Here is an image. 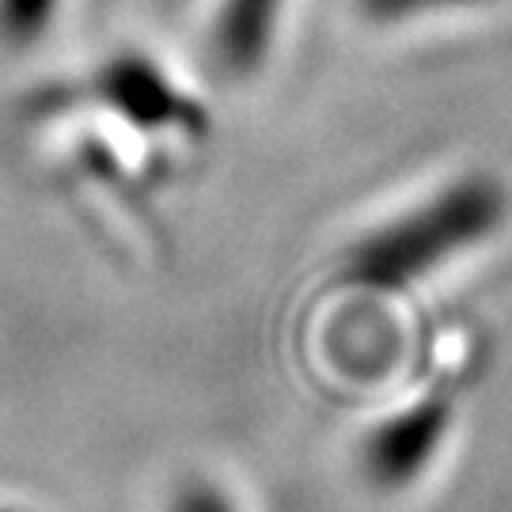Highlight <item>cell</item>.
Wrapping results in <instances>:
<instances>
[{
    "label": "cell",
    "mask_w": 512,
    "mask_h": 512,
    "mask_svg": "<svg viewBox=\"0 0 512 512\" xmlns=\"http://www.w3.org/2000/svg\"><path fill=\"white\" fill-rule=\"evenodd\" d=\"M505 213L509 198L494 179H459L448 190H440L429 205L361 239L349 255L346 274L365 289L399 293L410 281L440 270L452 255L494 236L505 224Z\"/></svg>",
    "instance_id": "6da1fadb"
},
{
    "label": "cell",
    "mask_w": 512,
    "mask_h": 512,
    "mask_svg": "<svg viewBox=\"0 0 512 512\" xmlns=\"http://www.w3.org/2000/svg\"><path fill=\"white\" fill-rule=\"evenodd\" d=\"M448 425H452V406L437 395L387 418L365 440V452H361L365 475L380 490H406L437 459L440 444L448 437Z\"/></svg>",
    "instance_id": "7a4b0ae2"
},
{
    "label": "cell",
    "mask_w": 512,
    "mask_h": 512,
    "mask_svg": "<svg viewBox=\"0 0 512 512\" xmlns=\"http://www.w3.org/2000/svg\"><path fill=\"white\" fill-rule=\"evenodd\" d=\"M99 92L118 114H126L133 126L145 129H179L190 137H202L209 122L198 103L171 80V76L141 54H118L99 73Z\"/></svg>",
    "instance_id": "3957f363"
},
{
    "label": "cell",
    "mask_w": 512,
    "mask_h": 512,
    "mask_svg": "<svg viewBox=\"0 0 512 512\" xmlns=\"http://www.w3.org/2000/svg\"><path fill=\"white\" fill-rule=\"evenodd\" d=\"M281 0H224L217 16V57L232 73L255 69L274 35Z\"/></svg>",
    "instance_id": "277c9868"
},
{
    "label": "cell",
    "mask_w": 512,
    "mask_h": 512,
    "mask_svg": "<svg viewBox=\"0 0 512 512\" xmlns=\"http://www.w3.org/2000/svg\"><path fill=\"white\" fill-rule=\"evenodd\" d=\"M65 0H0V46L4 50H35L50 35Z\"/></svg>",
    "instance_id": "5b68a950"
},
{
    "label": "cell",
    "mask_w": 512,
    "mask_h": 512,
    "mask_svg": "<svg viewBox=\"0 0 512 512\" xmlns=\"http://www.w3.org/2000/svg\"><path fill=\"white\" fill-rule=\"evenodd\" d=\"M167 512H243L236 505V497L228 494L220 482H209V478H190L183 482Z\"/></svg>",
    "instance_id": "8992f818"
},
{
    "label": "cell",
    "mask_w": 512,
    "mask_h": 512,
    "mask_svg": "<svg viewBox=\"0 0 512 512\" xmlns=\"http://www.w3.org/2000/svg\"><path fill=\"white\" fill-rule=\"evenodd\" d=\"M361 12L376 23H399L418 12H433V8H452V4H478V0H357Z\"/></svg>",
    "instance_id": "52a82bcc"
}]
</instances>
